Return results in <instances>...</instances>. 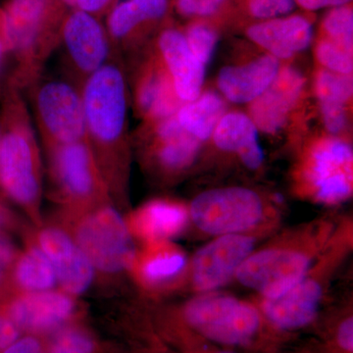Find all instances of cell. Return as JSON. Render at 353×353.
Masks as SVG:
<instances>
[{
  "instance_id": "cell-48",
  "label": "cell",
  "mask_w": 353,
  "mask_h": 353,
  "mask_svg": "<svg viewBox=\"0 0 353 353\" xmlns=\"http://www.w3.org/2000/svg\"><path fill=\"white\" fill-rule=\"evenodd\" d=\"M275 353H287V352H283L282 350H280V352H275ZM290 353H292V352H290Z\"/></svg>"
},
{
  "instance_id": "cell-41",
  "label": "cell",
  "mask_w": 353,
  "mask_h": 353,
  "mask_svg": "<svg viewBox=\"0 0 353 353\" xmlns=\"http://www.w3.org/2000/svg\"><path fill=\"white\" fill-rule=\"evenodd\" d=\"M350 0H296V2L306 10H318L329 6H343Z\"/></svg>"
},
{
  "instance_id": "cell-25",
  "label": "cell",
  "mask_w": 353,
  "mask_h": 353,
  "mask_svg": "<svg viewBox=\"0 0 353 353\" xmlns=\"http://www.w3.org/2000/svg\"><path fill=\"white\" fill-rule=\"evenodd\" d=\"M308 331L311 338L292 353H353L352 303L323 309Z\"/></svg>"
},
{
  "instance_id": "cell-43",
  "label": "cell",
  "mask_w": 353,
  "mask_h": 353,
  "mask_svg": "<svg viewBox=\"0 0 353 353\" xmlns=\"http://www.w3.org/2000/svg\"><path fill=\"white\" fill-rule=\"evenodd\" d=\"M8 53H10V43H9L8 37H0V67H1L4 57Z\"/></svg>"
},
{
  "instance_id": "cell-12",
  "label": "cell",
  "mask_w": 353,
  "mask_h": 353,
  "mask_svg": "<svg viewBox=\"0 0 353 353\" xmlns=\"http://www.w3.org/2000/svg\"><path fill=\"white\" fill-rule=\"evenodd\" d=\"M59 50L64 80L80 90L113 57L105 25L77 8L70 9L65 20Z\"/></svg>"
},
{
  "instance_id": "cell-38",
  "label": "cell",
  "mask_w": 353,
  "mask_h": 353,
  "mask_svg": "<svg viewBox=\"0 0 353 353\" xmlns=\"http://www.w3.org/2000/svg\"><path fill=\"white\" fill-rule=\"evenodd\" d=\"M224 0H176L178 10L187 16H208L216 12Z\"/></svg>"
},
{
  "instance_id": "cell-8",
  "label": "cell",
  "mask_w": 353,
  "mask_h": 353,
  "mask_svg": "<svg viewBox=\"0 0 353 353\" xmlns=\"http://www.w3.org/2000/svg\"><path fill=\"white\" fill-rule=\"evenodd\" d=\"M189 216L201 233L213 236L279 227L280 223L259 194L243 187L201 192L190 203Z\"/></svg>"
},
{
  "instance_id": "cell-2",
  "label": "cell",
  "mask_w": 353,
  "mask_h": 353,
  "mask_svg": "<svg viewBox=\"0 0 353 353\" xmlns=\"http://www.w3.org/2000/svg\"><path fill=\"white\" fill-rule=\"evenodd\" d=\"M338 224L336 219L319 218L275 234L250 253L234 280L259 299L282 296L312 266Z\"/></svg>"
},
{
  "instance_id": "cell-21",
  "label": "cell",
  "mask_w": 353,
  "mask_h": 353,
  "mask_svg": "<svg viewBox=\"0 0 353 353\" xmlns=\"http://www.w3.org/2000/svg\"><path fill=\"white\" fill-rule=\"evenodd\" d=\"M304 85L301 72L280 70L271 85L250 106L252 119L260 131L273 134L284 126L288 115L299 101Z\"/></svg>"
},
{
  "instance_id": "cell-15",
  "label": "cell",
  "mask_w": 353,
  "mask_h": 353,
  "mask_svg": "<svg viewBox=\"0 0 353 353\" xmlns=\"http://www.w3.org/2000/svg\"><path fill=\"white\" fill-rule=\"evenodd\" d=\"M36 243L50 259L63 292L75 297L90 288L94 277V266L64 228H41Z\"/></svg>"
},
{
  "instance_id": "cell-35",
  "label": "cell",
  "mask_w": 353,
  "mask_h": 353,
  "mask_svg": "<svg viewBox=\"0 0 353 353\" xmlns=\"http://www.w3.org/2000/svg\"><path fill=\"white\" fill-rule=\"evenodd\" d=\"M190 50L196 59L205 66L214 54L217 34L206 26L194 25L185 34Z\"/></svg>"
},
{
  "instance_id": "cell-32",
  "label": "cell",
  "mask_w": 353,
  "mask_h": 353,
  "mask_svg": "<svg viewBox=\"0 0 353 353\" xmlns=\"http://www.w3.org/2000/svg\"><path fill=\"white\" fill-rule=\"evenodd\" d=\"M126 330L127 353H179L157 331L150 313H138L128 321Z\"/></svg>"
},
{
  "instance_id": "cell-13",
  "label": "cell",
  "mask_w": 353,
  "mask_h": 353,
  "mask_svg": "<svg viewBox=\"0 0 353 353\" xmlns=\"http://www.w3.org/2000/svg\"><path fill=\"white\" fill-rule=\"evenodd\" d=\"M353 152L341 139L322 141L304 162L301 179L304 190L318 203L336 205L352 194Z\"/></svg>"
},
{
  "instance_id": "cell-1",
  "label": "cell",
  "mask_w": 353,
  "mask_h": 353,
  "mask_svg": "<svg viewBox=\"0 0 353 353\" xmlns=\"http://www.w3.org/2000/svg\"><path fill=\"white\" fill-rule=\"evenodd\" d=\"M85 141L108 185L112 201L126 196L129 173V92L120 57H113L82 88Z\"/></svg>"
},
{
  "instance_id": "cell-20",
  "label": "cell",
  "mask_w": 353,
  "mask_h": 353,
  "mask_svg": "<svg viewBox=\"0 0 353 353\" xmlns=\"http://www.w3.org/2000/svg\"><path fill=\"white\" fill-rule=\"evenodd\" d=\"M148 123L152 132L148 155L159 171L178 174L192 166L201 145L183 129L176 115Z\"/></svg>"
},
{
  "instance_id": "cell-26",
  "label": "cell",
  "mask_w": 353,
  "mask_h": 353,
  "mask_svg": "<svg viewBox=\"0 0 353 353\" xmlns=\"http://www.w3.org/2000/svg\"><path fill=\"white\" fill-rule=\"evenodd\" d=\"M257 132L259 129L250 116L232 112L225 114L221 118L212 136L218 148L236 153L245 167L250 170H256L264 160Z\"/></svg>"
},
{
  "instance_id": "cell-46",
  "label": "cell",
  "mask_w": 353,
  "mask_h": 353,
  "mask_svg": "<svg viewBox=\"0 0 353 353\" xmlns=\"http://www.w3.org/2000/svg\"><path fill=\"white\" fill-rule=\"evenodd\" d=\"M3 219H4L3 211H2V209L0 208V224H1L2 222H3Z\"/></svg>"
},
{
  "instance_id": "cell-31",
  "label": "cell",
  "mask_w": 353,
  "mask_h": 353,
  "mask_svg": "<svg viewBox=\"0 0 353 353\" xmlns=\"http://www.w3.org/2000/svg\"><path fill=\"white\" fill-rule=\"evenodd\" d=\"M50 353H127V350L101 340L80 320L51 338Z\"/></svg>"
},
{
  "instance_id": "cell-30",
  "label": "cell",
  "mask_w": 353,
  "mask_h": 353,
  "mask_svg": "<svg viewBox=\"0 0 353 353\" xmlns=\"http://www.w3.org/2000/svg\"><path fill=\"white\" fill-rule=\"evenodd\" d=\"M159 334L179 353H241L215 345L181 324L167 309L152 313Z\"/></svg>"
},
{
  "instance_id": "cell-36",
  "label": "cell",
  "mask_w": 353,
  "mask_h": 353,
  "mask_svg": "<svg viewBox=\"0 0 353 353\" xmlns=\"http://www.w3.org/2000/svg\"><path fill=\"white\" fill-rule=\"evenodd\" d=\"M296 0H250V12L260 19H272L294 10Z\"/></svg>"
},
{
  "instance_id": "cell-18",
  "label": "cell",
  "mask_w": 353,
  "mask_h": 353,
  "mask_svg": "<svg viewBox=\"0 0 353 353\" xmlns=\"http://www.w3.org/2000/svg\"><path fill=\"white\" fill-rule=\"evenodd\" d=\"M169 10L168 0H126L118 2L105 18L113 54L131 50L148 28L164 19Z\"/></svg>"
},
{
  "instance_id": "cell-7",
  "label": "cell",
  "mask_w": 353,
  "mask_h": 353,
  "mask_svg": "<svg viewBox=\"0 0 353 353\" xmlns=\"http://www.w3.org/2000/svg\"><path fill=\"white\" fill-rule=\"evenodd\" d=\"M64 228L87 255L94 270L104 275L129 271L136 254L126 220L112 202L74 213H64Z\"/></svg>"
},
{
  "instance_id": "cell-47",
  "label": "cell",
  "mask_w": 353,
  "mask_h": 353,
  "mask_svg": "<svg viewBox=\"0 0 353 353\" xmlns=\"http://www.w3.org/2000/svg\"><path fill=\"white\" fill-rule=\"evenodd\" d=\"M3 273H4V271L1 270V269H0V281H1L2 277H3Z\"/></svg>"
},
{
  "instance_id": "cell-24",
  "label": "cell",
  "mask_w": 353,
  "mask_h": 353,
  "mask_svg": "<svg viewBox=\"0 0 353 353\" xmlns=\"http://www.w3.org/2000/svg\"><path fill=\"white\" fill-rule=\"evenodd\" d=\"M248 36L272 57L288 59L308 48L312 26L301 16L275 18L253 25L248 30Z\"/></svg>"
},
{
  "instance_id": "cell-37",
  "label": "cell",
  "mask_w": 353,
  "mask_h": 353,
  "mask_svg": "<svg viewBox=\"0 0 353 353\" xmlns=\"http://www.w3.org/2000/svg\"><path fill=\"white\" fill-rule=\"evenodd\" d=\"M51 338L23 334L1 353H50Z\"/></svg>"
},
{
  "instance_id": "cell-9",
  "label": "cell",
  "mask_w": 353,
  "mask_h": 353,
  "mask_svg": "<svg viewBox=\"0 0 353 353\" xmlns=\"http://www.w3.org/2000/svg\"><path fill=\"white\" fill-rule=\"evenodd\" d=\"M53 185V196L64 213L79 212L112 202L87 141L44 150Z\"/></svg>"
},
{
  "instance_id": "cell-5",
  "label": "cell",
  "mask_w": 353,
  "mask_h": 353,
  "mask_svg": "<svg viewBox=\"0 0 353 353\" xmlns=\"http://www.w3.org/2000/svg\"><path fill=\"white\" fill-rule=\"evenodd\" d=\"M352 220L339 221L326 248L294 287L282 296L255 303L275 333L294 340L313 326L324 309L334 275L352 252Z\"/></svg>"
},
{
  "instance_id": "cell-42",
  "label": "cell",
  "mask_w": 353,
  "mask_h": 353,
  "mask_svg": "<svg viewBox=\"0 0 353 353\" xmlns=\"http://www.w3.org/2000/svg\"><path fill=\"white\" fill-rule=\"evenodd\" d=\"M15 259V250L12 243L0 236V269L6 270Z\"/></svg>"
},
{
  "instance_id": "cell-3",
  "label": "cell",
  "mask_w": 353,
  "mask_h": 353,
  "mask_svg": "<svg viewBox=\"0 0 353 353\" xmlns=\"http://www.w3.org/2000/svg\"><path fill=\"white\" fill-rule=\"evenodd\" d=\"M167 310L201 338L241 353H275L292 341L267 325L256 303L230 294L202 292Z\"/></svg>"
},
{
  "instance_id": "cell-14",
  "label": "cell",
  "mask_w": 353,
  "mask_h": 353,
  "mask_svg": "<svg viewBox=\"0 0 353 353\" xmlns=\"http://www.w3.org/2000/svg\"><path fill=\"white\" fill-rule=\"evenodd\" d=\"M4 313L21 333L48 338L81 320L78 303L63 290L23 292L11 301Z\"/></svg>"
},
{
  "instance_id": "cell-34",
  "label": "cell",
  "mask_w": 353,
  "mask_h": 353,
  "mask_svg": "<svg viewBox=\"0 0 353 353\" xmlns=\"http://www.w3.org/2000/svg\"><path fill=\"white\" fill-rule=\"evenodd\" d=\"M318 61L328 71L341 75L352 73V52L330 39H323L316 48Z\"/></svg>"
},
{
  "instance_id": "cell-22",
  "label": "cell",
  "mask_w": 353,
  "mask_h": 353,
  "mask_svg": "<svg viewBox=\"0 0 353 353\" xmlns=\"http://www.w3.org/2000/svg\"><path fill=\"white\" fill-rule=\"evenodd\" d=\"M189 220V209L183 204L154 199L137 209L126 222L134 239L146 243L171 241L182 233Z\"/></svg>"
},
{
  "instance_id": "cell-33",
  "label": "cell",
  "mask_w": 353,
  "mask_h": 353,
  "mask_svg": "<svg viewBox=\"0 0 353 353\" xmlns=\"http://www.w3.org/2000/svg\"><path fill=\"white\" fill-rule=\"evenodd\" d=\"M325 31L330 41L352 52L353 14L348 7L339 6L326 16Z\"/></svg>"
},
{
  "instance_id": "cell-40",
  "label": "cell",
  "mask_w": 353,
  "mask_h": 353,
  "mask_svg": "<svg viewBox=\"0 0 353 353\" xmlns=\"http://www.w3.org/2000/svg\"><path fill=\"white\" fill-rule=\"evenodd\" d=\"M22 334L6 313H0V353L12 345Z\"/></svg>"
},
{
  "instance_id": "cell-44",
  "label": "cell",
  "mask_w": 353,
  "mask_h": 353,
  "mask_svg": "<svg viewBox=\"0 0 353 353\" xmlns=\"http://www.w3.org/2000/svg\"><path fill=\"white\" fill-rule=\"evenodd\" d=\"M0 37H8L6 15H4V12L3 10H2L1 7H0Z\"/></svg>"
},
{
  "instance_id": "cell-17",
  "label": "cell",
  "mask_w": 353,
  "mask_h": 353,
  "mask_svg": "<svg viewBox=\"0 0 353 353\" xmlns=\"http://www.w3.org/2000/svg\"><path fill=\"white\" fill-rule=\"evenodd\" d=\"M157 48L179 99L183 103L196 99L201 95L205 66L192 54L185 34L176 29L164 30L158 37Z\"/></svg>"
},
{
  "instance_id": "cell-11",
  "label": "cell",
  "mask_w": 353,
  "mask_h": 353,
  "mask_svg": "<svg viewBox=\"0 0 353 353\" xmlns=\"http://www.w3.org/2000/svg\"><path fill=\"white\" fill-rule=\"evenodd\" d=\"M278 227L248 233L223 234L199 248L188 264L185 280L196 292H215L236 277V272L260 241L274 234Z\"/></svg>"
},
{
  "instance_id": "cell-39",
  "label": "cell",
  "mask_w": 353,
  "mask_h": 353,
  "mask_svg": "<svg viewBox=\"0 0 353 353\" xmlns=\"http://www.w3.org/2000/svg\"><path fill=\"white\" fill-rule=\"evenodd\" d=\"M118 2V0H77L76 8L102 21L108 17Z\"/></svg>"
},
{
  "instance_id": "cell-29",
  "label": "cell",
  "mask_w": 353,
  "mask_h": 353,
  "mask_svg": "<svg viewBox=\"0 0 353 353\" xmlns=\"http://www.w3.org/2000/svg\"><path fill=\"white\" fill-rule=\"evenodd\" d=\"M14 278L24 292H48L58 285L54 268L36 241L16 261Z\"/></svg>"
},
{
  "instance_id": "cell-19",
  "label": "cell",
  "mask_w": 353,
  "mask_h": 353,
  "mask_svg": "<svg viewBox=\"0 0 353 353\" xmlns=\"http://www.w3.org/2000/svg\"><path fill=\"white\" fill-rule=\"evenodd\" d=\"M134 108L146 122L175 116L183 102L160 58L148 60L134 83Z\"/></svg>"
},
{
  "instance_id": "cell-6",
  "label": "cell",
  "mask_w": 353,
  "mask_h": 353,
  "mask_svg": "<svg viewBox=\"0 0 353 353\" xmlns=\"http://www.w3.org/2000/svg\"><path fill=\"white\" fill-rule=\"evenodd\" d=\"M1 8L15 58L8 80L25 92L41 80L51 55L59 50L71 8L61 0H7Z\"/></svg>"
},
{
  "instance_id": "cell-4",
  "label": "cell",
  "mask_w": 353,
  "mask_h": 353,
  "mask_svg": "<svg viewBox=\"0 0 353 353\" xmlns=\"http://www.w3.org/2000/svg\"><path fill=\"white\" fill-rule=\"evenodd\" d=\"M0 188L39 222L41 146L24 92L9 80L0 90Z\"/></svg>"
},
{
  "instance_id": "cell-16",
  "label": "cell",
  "mask_w": 353,
  "mask_h": 353,
  "mask_svg": "<svg viewBox=\"0 0 353 353\" xmlns=\"http://www.w3.org/2000/svg\"><path fill=\"white\" fill-rule=\"evenodd\" d=\"M188 264L185 252L171 241H153L137 250L129 271L141 289L159 294L185 282Z\"/></svg>"
},
{
  "instance_id": "cell-27",
  "label": "cell",
  "mask_w": 353,
  "mask_h": 353,
  "mask_svg": "<svg viewBox=\"0 0 353 353\" xmlns=\"http://www.w3.org/2000/svg\"><path fill=\"white\" fill-rule=\"evenodd\" d=\"M352 79L334 72H320L316 79V94L325 126L332 134H339L347 126L345 105L352 95Z\"/></svg>"
},
{
  "instance_id": "cell-28",
  "label": "cell",
  "mask_w": 353,
  "mask_h": 353,
  "mask_svg": "<svg viewBox=\"0 0 353 353\" xmlns=\"http://www.w3.org/2000/svg\"><path fill=\"white\" fill-rule=\"evenodd\" d=\"M225 111L226 104L219 95L208 92L183 103L176 117L185 131L201 141L212 136Z\"/></svg>"
},
{
  "instance_id": "cell-23",
  "label": "cell",
  "mask_w": 353,
  "mask_h": 353,
  "mask_svg": "<svg viewBox=\"0 0 353 353\" xmlns=\"http://www.w3.org/2000/svg\"><path fill=\"white\" fill-rule=\"evenodd\" d=\"M280 72L278 58L264 55L241 66L225 67L218 76V87L228 101L252 102L265 92Z\"/></svg>"
},
{
  "instance_id": "cell-45",
  "label": "cell",
  "mask_w": 353,
  "mask_h": 353,
  "mask_svg": "<svg viewBox=\"0 0 353 353\" xmlns=\"http://www.w3.org/2000/svg\"><path fill=\"white\" fill-rule=\"evenodd\" d=\"M69 8H76L77 0H61Z\"/></svg>"
},
{
  "instance_id": "cell-10",
  "label": "cell",
  "mask_w": 353,
  "mask_h": 353,
  "mask_svg": "<svg viewBox=\"0 0 353 353\" xmlns=\"http://www.w3.org/2000/svg\"><path fill=\"white\" fill-rule=\"evenodd\" d=\"M32 118L44 150L85 141L82 90L66 80L30 88Z\"/></svg>"
}]
</instances>
